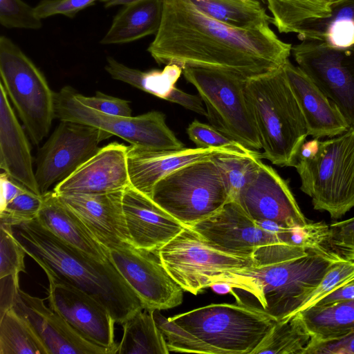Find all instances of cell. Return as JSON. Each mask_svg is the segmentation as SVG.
<instances>
[{
  "instance_id": "33",
  "label": "cell",
  "mask_w": 354,
  "mask_h": 354,
  "mask_svg": "<svg viewBox=\"0 0 354 354\" xmlns=\"http://www.w3.org/2000/svg\"><path fill=\"white\" fill-rule=\"evenodd\" d=\"M0 354H49L29 322L12 307L0 315Z\"/></svg>"
},
{
  "instance_id": "16",
  "label": "cell",
  "mask_w": 354,
  "mask_h": 354,
  "mask_svg": "<svg viewBox=\"0 0 354 354\" xmlns=\"http://www.w3.org/2000/svg\"><path fill=\"white\" fill-rule=\"evenodd\" d=\"M263 227H294L309 221L301 212L290 187L271 166L261 163L252 180L235 199Z\"/></svg>"
},
{
  "instance_id": "17",
  "label": "cell",
  "mask_w": 354,
  "mask_h": 354,
  "mask_svg": "<svg viewBox=\"0 0 354 354\" xmlns=\"http://www.w3.org/2000/svg\"><path fill=\"white\" fill-rule=\"evenodd\" d=\"M49 306L88 341L115 354V320L108 309L85 292L66 283L49 281Z\"/></svg>"
},
{
  "instance_id": "8",
  "label": "cell",
  "mask_w": 354,
  "mask_h": 354,
  "mask_svg": "<svg viewBox=\"0 0 354 354\" xmlns=\"http://www.w3.org/2000/svg\"><path fill=\"white\" fill-rule=\"evenodd\" d=\"M151 199L185 226L214 215L231 201L212 158L185 165L160 180Z\"/></svg>"
},
{
  "instance_id": "23",
  "label": "cell",
  "mask_w": 354,
  "mask_h": 354,
  "mask_svg": "<svg viewBox=\"0 0 354 354\" xmlns=\"http://www.w3.org/2000/svg\"><path fill=\"white\" fill-rule=\"evenodd\" d=\"M283 70L304 117L308 135L333 138L351 127L337 105L298 66L288 59Z\"/></svg>"
},
{
  "instance_id": "6",
  "label": "cell",
  "mask_w": 354,
  "mask_h": 354,
  "mask_svg": "<svg viewBox=\"0 0 354 354\" xmlns=\"http://www.w3.org/2000/svg\"><path fill=\"white\" fill-rule=\"evenodd\" d=\"M295 167L315 209L338 219L354 207V127L326 140H306Z\"/></svg>"
},
{
  "instance_id": "32",
  "label": "cell",
  "mask_w": 354,
  "mask_h": 354,
  "mask_svg": "<svg viewBox=\"0 0 354 354\" xmlns=\"http://www.w3.org/2000/svg\"><path fill=\"white\" fill-rule=\"evenodd\" d=\"M205 15L226 24L242 28L271 24L259 0H189Z\"/></svg>"
},
{
  "instance_id": "21",
  "label": "cell",
  "mask_w": 354,
  "mask_h": 354,
  "mask_svg": "<svg viewBox=\"0 0 354 354\" xmlns=\"http://www.w3.org/2000/svg\"><path fill=\"white\" fill-rule=\"evenodd\" d=\"M122 205L131 243L137 248L156 252L185 227L131 185L124 190Z\"/></svg>"
},
{
  "instance_id": "4",
  "label": "cell",
  "mask_w": 354,
  "mask_h": 354,
  "mask_svg": "<svg viewBox=\"0 0 354 354\" xmlns=\"http://www.w3.org/2000/svg\"><path fill=\"white\" fill-rule=\"evenodd\" d=\"M169 352L252 354L276 319L239 304H212L171 317L153 312Z\"/></svg>"
},
{
  "instance_id": "26",
  "label": "cell",
  "mask_w": 354,
  "mask_h": 354,
  "mask_svg": "<svg viewBox=\"0 0 354 354\" xmlns=\"http://www.w3.org/2000/svg\"><path fill=\"white\" fill-rule=\"evenodd\" d=\"M163 3L164 0H140L123 6L100 44H125L156 35L162 21Z\"/></svg>"
},
{
  "instance_id": "9",
  "label": "cell",
  "mask_w": 354,
  "mask_h": 354,
  "mask_svg": "<svg viewBox=\"0 0 354 354\" xmlns=\"http://www.w3.org/2000/svg\"><path fill=\"white\" fill-rule=\"evenodd\" d=\"M0 76L32 142L38 145L55 116V93L33 62L10 38L0 37Z\"/></svg>"
},
{
  "instance_id": "27",
  "label": "cell",
  "mask_w": 354,
  "mask_h": 354,
  "mask_svg": "<svg viewBox=\"0 0 354 354\" xmlns=\"http://www.w3.org/2000/svg\"><path fill=\"white\" fill-rule=\"evenodd\" d=\"M328 16L304 23L297 35L301 40H317L332 46L354 47V0L330 5Z\"/></svg>"
},
{
  "instance_id": "50",
  "label": "cell",
  "mask_w": 354,
  "mask_h": 354,
  "mask_svg": "<svg viewBox=\"0 0 354 354\" xmlns=\"http://www.w3.org/2000/svg\"><path fill=\"white\" fill-rule=\"evenodd\" d=\"M259 1H263V0H259Z\"/></svg>"
},
{
  "instance_id": "38",
  "label": "cell",
  "mask_w": 354,
  "mask_h": 354,
  "mask_svg": "<svg viewBox=\"0 0 354 354\" xmlns=\"http://www.w3.org/2000/svg\"><path fill=\"white\" fill-rule=\"evenodd\" d=\"M353 281L354 261L341 259L335 262L306 297L298 312L314 306L329 293Z\"/></svg>"
},
{
  "instance_id": "29",
  "label": "cell",
  "mask_w": 354,
  "mask_h": 354,
  "mask_svg": "<svg viewBox=\"0 0 354 354\" xmlns=\"http://www.w3.org/2000/svg\"><path fill=\"white\" fill-rule=\"evenodd\" d=\"M153 310L142 309L122 324L123 335L115 354H169Z\"/></svg>"
},
{
  "instance_id": "10",
  "label": "cell",
  "mask_w": 354,
  "mask_h": 354,
  "mask_svg": "<svg viewBox=\"0 0 354 354\" xmlns=\"http://www.w3.org/2000/svg\"><path fill=\"white\" fill-rule=\"evenodd\" d=\"M160 260L184 291L197 295L228 273L250 267L253 257L229 254L212 246L189 226L158 250Z\"/></svg>"
},
{
  "instance_id": "2",
  "label": "cell",
  "mask_w": 354,
  "mask_h": 354,
  "mask_svg": "<svg viewBox=\"0 0 354 354\" xmlns=\"http://www.w3.org/2000/svg\"><path fill=\"white\" fill-rule=\"evenodd\" d=\"M253 259L251 266L228 273L216 285L227 287L237 304L276 320L297 313L331 266L344 259L287 242L261 246Z\"/></svg>"
},
{
  "instance_id": "48",
  "label": "cell",
  "mask_w": 354,
  "mask_h": 354,
  "mask_svg": "<svg viewBox=\"0 0 354 354\" xmlns=\"http://www.w3.org/2000/svg\"><path fill=\"white\" fill-rule=\"evenodd\" d=\"M140 0H101L106 8L116 6H125Z\"/></svg>"
},
{
  "instance_id": "40",
  "label": "cell",
  "mask_w": 354,
  "mask_h": 354,
  "mask_svg": "<svg viewBox=\"0 0 354 354\" xmlns=\"http://www.w3.org/2000/svg\"><path fill=\"white\" fill-rule=\"evenodd\" d=\"M0 24L7 28L37 30L42 26L35 8L22 0H0Z\"/></svg>"
},
{
  "instance_id": "19",
  "label": "cell",
  "mask_w": 354,
  "mask_h": 354,
  "mask_svg": "<svg viewBox=\"0 0 354 354\" xmlns=\"http://www.w3.org/2000/svg\"><path fill=\"white\" fill-rule=\"evenodd\" d=\"M123 192L57 195L108 252L133 245L123 210Z\"/></svg>"
},
{
  "instance_id": "18",
  "label": "cell",
  "mask_w": 354,
  "mask_h": 354,
  "mask_svg": "<svg viewBox=\"0 0 354 354\" xmlns=\"http://www.w3.org/2000/svg\"><path fill=\"white\" fill-rule=\"evenodd\" d=\"M11 307L32 326L46 345L49 354H111L102 346L80 335L44 299L19 288Z\"/></svg>"
},
{
  "instance_id": "25",
  "label": "cell",
  "mask_w": 354,
  "mask_h": 354,
  "mask_svg": "<svg viewBox=\"0 0 354 354\" xmlns=\"http://www.w3.org/2000/svg\"><path fill=\"white\" fill-rule=\"evenodd\" d=\"M39 223L63 242L100 261L109 260L108 252L95 240L80 218L53 190L42 195Z\"/></svg>"
},
{
  "instance_id": "34",
  "label": "cell",
  "mask_w": 354,
  "mask_h": 354,
  "mask_svg": "<svg viewBox=\"0 0 354 354\" xmlns=\"http://www.w3.org/2000/svg\"><path fill=\"white\" fill-rule=\"evenodd\" d=\"M272 24L279 32L297 33L310 19L327 17L330 5L324 0H266Z\"/></svg>"
},
{
  "instance_id": "37",
  "label": "cell",
  "mask_w": 354,
  "mask_h": 354,
  "mask_svg": "<svg viewBox=\"0 0 354 354\" xmlns=\"http://www.w3.org/2000/svg\"><path fill=\"white\" fill-rule=\"evenodd\" d=\"M26 252L12 233L10 225L0 224V279L12 277L19 283V274L26 272Z\"/></svg>"
},
{
  "instance_id": "46",
  "label": "cell",
  "mask_w": 354,
  "mask_h": 354,
  "mask_svg": "<svg viewBox=\"0 0 354 354\" xmlns=\"http://www.w3.org/2000/svg\"><path fill=\"white\" fill-rule=\"evenodd\" d=\"M1 203L0 210L12 201L16 196L28 189L10 178L6 172L0 176Z\"/></svg>"
},
{
  "instance_id": "28",
  "label": "cell",
  "mask_w": 354,
  "mask_h": 354,
  "mask_svg": "<svg viewBox=\"0 0 354 354\" xmlns=\"http://www.w3.org/2000/svg\"><path fill=\"white\" fill-rule=\"evenodd\" d=\"M299 313L313 342L339 339L354 331V299L313 306Z\"/></svg>"
},
{
  "instance_id": "12",
  "label": "cell",
  "mask_w": 354,
  "mask_h": 354,
  "mask_svg": "<svg viewBox=\"0 0 354 354\" xmlns=\"http://www.w3.org/2000/svg\"><path fill=\"white\" fill-rule=\"evenodd\" d=\"M291 53L297 66L354 127V47L305 39L292 46Z\"/></svg>"
},
{
  "instance_id": "44",
  "label": "cell",
  "mask_w": 354,
  "mask_h": 354,
  "mask_svg": "<svg viewBox=\"0 0 354 354\" xmlns=\"http://www.w3.org/2000/svg\"><path fill=\"white\" fill-rule=\"evenodd\" d=\"M306 354H354V331L339 339L313 342Z\"/></svg>"
},
{
  "instance_id": "43",
  "label": "cell",
  "mask_w": 354,
  "mask_h": 354,
  "mask_svg": "<svg viewBox=\"0 0 354 354\" xmlns=\"http://www.w3.org/2000/svg\"><path fill=\"white\" fill-rule=\"evenodd\" d=\"M98 0H41L35 7V13L41 19L55 15L73 18L77 13L93 5Z\"/></svg>"
},
{
  "instance_id": "7",
  "label": "cell",
  "mask_w": 354,
  "mask_h": 354,
  "mask_svg": "<svg viewBox=\"0 0 354 354\" xmlns=\"http://www.w3.org/2000/svg\"><path fill=\"white\" fill-rule=\"evenodd\" d=\"M183 75L196 88L212 126L247 149H262L245 95L247 79L225 70L189 65L183 67Z\"/></svg>"
},
{
  "instance_id": "14",
  "label": "cell",
  "mask_w": 354,
  "mask_h": 354,
  "mask_svg": "<svg viewBox=\"0 0 354 354\" xmlns=\"http://www.w3.org/2000/svg\"><path fill=\"white\" fill-rule=\"evenodd\" d=\"M212 246L234 255L250 257L260 247L279 242L292 243L293 228L274 230L253 220L235 200L218 212L191 226Z\"/></svg>"
},
{
  "instance_id": "47",
  "label": "cell",
  "mask_w": 354,
  "mask_h": 354,
  "mask_svg": "<svg viewBox=\"0 0 354 354\" xmlns=\"http://www.w3.org/2000/svg\"><path fill=\"white\" fill-rule=\"evenodd\" d=\"M354 299V281L329 293L314 306L329 304Z\"/></svg>"
},
{
  "instance_id": "13",
  "label": "cell",
  "mask_w": 354,
  "mask_h": 354,
  "mask_svg": "<svg viewBox=\"0 0 354 354\" xmlns=\"http://www.w3.org/2000/svg\"><path fill=\"white\" fill-rule=\"evenodd\" d=\"M111 136L90 125L61 120L37 153L35 174L40 194L71 175Z\"/></svg>"
},
{
  "instance_id": "5",
  "label": "cell",
  "mask_w": 354,
  "mask_h": 354,
  "mask_svg": "<svg viewBox=\"0 0 354 354\" xmlns=\"http://www.w3.org/2000/svg\"><path fill=\"white\" fill-rule=\"evenodd\" d=\"M283 66L248 79L245 95L263 149L261 158L279 167H295L309 135Z\"/></svg>"
},
{
  "instance_id": "22",
  "label": "cell",
  "mask_w": 354,
  "mask_h": 354,
  "mask_svg": "<svg viewBox=\"0 0 354 354\" xmlns=\"http://www.w3.org/2000/svg\"><path fill=\"white\" fill-rule=\"evenodd\" d=\"M222 151L225 150L198 147L151 149L131 145L127 149L131 185L151 198L153 189L160 180L185 165L211 159Z\"/></svg>"
},
{
  "instance_id": "31",
  "label": "cell",
  "mask_w": 354,
  "mask_h": 354,
  "mask_svg": "<svg viewBox=\"0 0 354 354\" xmlns=\"http://www.w3.org/2000/svg\"><path fill=\"white\" fill-rule=\"evenodd\" d=\"M313 342L298 312L276 321L252 354H306Z\"/></svg>"
},
{
  "instance_id": "30",
  "label": "cell",
  "mask_w": 354,
  "mask_h": 354,
  "mask_svg": "<svg viewBox=\"0 0 354 354\" xmlns=\"http://www.w3.org/2000/svg\"><path fill=\"white\" fill-rule=\"evenodd\" d=\"M105 70L112 78L127 83L158 97L167 100L183 74V67L177 64L165 65L162 70L141 71L108 57Z\"/></svg>"
},
{
  "instance_id": "41",
  "label": "cell",
  "mask_w": 354,
  "mask_h": 354,
  "mask_svg": "<svg viewBox=\"0 0 354 354\" xmlns=\"http://www.w3.org/2000/svg\"><path fill=\"white\" fill-rule=\"evenodd\" d=\"M328 246L346 260L354 261V216L329 225Z\"/></svg>"
},
{
  "instance_id": "3",
  "label": "cell",
  "mask_w": 354,
  "mask_h": 354,
  "mask_svg": "<svg viewBox=\"0 0 354 354\" xmlns=\"http://www.w3.org/2000/svg\"><path fill=\"white\" fill-rule=\"evenodd\" d=\"M26 254L44 271L48 281L73 286L97 300L122 324L142 305L111 261L102 262L63 242L37 219L10 225Z\"/></svg>"
},
{
  "instance_id": "42",
  "label": "cell",
  "mask_w": 354,
  "mask_h": 354,
  "mask_svg": "<svg viewBox=\"0 0 354 354\" xmlns=\"http://www.w3.org/2000/svg\"><path fill=\"white\" fill-rule=\"evenodd\" d=\"M75 96L84 105L98 111L102 113L111 115L131 117L132 111L129 102L97 91L95 96L87 97L78 93Z\"/></svg>"
},
{
  "instance_id": "45",
  "label": "cell",
  "mask_w": 354,
  "mask_h": 354,
  "mask_svg": "<svg viewBox=\"0 0 354 354\" xmlns=\"http://www.w3.org/2000/svg\"><path fill=\"white\" fill-rule=\"evenodd\" d=\"M166 100L180 104L198 114L207 115L206 109L204 108L203 100L199 95L189 94L175 87Z\"/></svg>"
},
{
  "instance_id": "49",
  "label": "cell",
  "mask_w": 354,
  "mask_h": 354,
  "mask_svg": "<svg viewBox=\"0 0 354 354\" xmlns=\"http://www.w3.org/2000/svg\"><path fill=\"white\" fill-rule=\"evenodd\" d=\"M326 3H328L329 5L332 3H337L338 1H342V0H324Z\"/></svg>"
},
{
  "instance_id": "24",
  "label": "cell",
  "mask_w": 354,
  "mask_h": 354,
  "mask_svg": "<svg viewBox=\"0 0 354 354\" xmlns=\"http://www.w3.org/2000/svg\"><path fill=\"white\" fill-rule=\"evenodd\" d=\"M0 167L10 178L40 195L30 146L0 83Z\"/></svg>"
},
{
  "instance_id": "11",
  "label": "cell",
  "mask_w": 354,
  "mask_h": 354,
  "mask_svg": "<svg viewBox=\"0 0 354 354\" xmlns=\"http://www.w3.org/2000/svg\"><path fill=\"white\" fill-rule=\"evenodd\" d=\"M75 90L65 86L55 93V116L60 121L90 125L116 136L131 145L151 149H180L184 144L166 124L165 115L152 111L135 117L102 113L81 103Z\"/></svg>"
},
{
  "instance_id": "36",
  "label": "cell",
  "mask_w": 354,
  "mask_h": 354,
  "mask_svg": "<svg viewBox=\"0 0 354 354\" xmlns=\"http://www.w3.org/2000/svg\"><path fill=\"white\" fill-rule=\"evenodd\" d=\"M187 133L189 138L198 148L220 149L240 155H248L258 152V151L245 148L213 126L202 123L197 120H194L189 124Z\"/></svg>"
},
{
  "instance_id": "35",
  "label": "cell",
  "mask_w": 354,
  "mask_h": 354,
  "mask_svg": "<svg viewBox=\"0 0 354 354\" xmlns=\"http://www.w3.org/2000/svg\"><path fill=\"white\" fill-rule=\"evenodd\" d=\"M226 184L230 200H235L241 190L252 180L262 163L259 152L240 155L226 151L212 158Z\"/></svg>"
},
{
  "instance_id": "20",
  "label": "cell",
  "mask_w": 354,
  "mask_h": 354,
  "mask_svg": "<svg viewBox=\"0 0 354 354\" xmlns=\"http://www.w3.org/2000/svg\"><path fill=\"white\" fill-rule=\"evenodd\" d=\"M127 149L113 142L100 147L68 178L56 184L58 195L69 194H101L124 191L131 185Z\"/></svg>"
},
{
  "instance_id": "15",
  "label": "cell",
  "mask_w": 354,
  "mask_h": 354,
  "mask_svg": "<svg viewBox=\"0 0 354 354\" xmlns=\"http://www.w3.org/2000/svg\"><path fill=\"white\" fill-rule=\"evenodd\" d=\"M108 258L144 309L166 310L182 304L184 290L167 272L157 252L129 245L109 250Z\"/></svg>"
},
{
  "instance_id": "1",
  "label": "cell",
  "mask_w": 354,
  "mask_h": 354,
  "mask_svg": "<svg viewBox=\"0 0 354 354\" xmlns=\"http://www.w3.org/2000/svg\"><path fill=\"white\" fill-rule=\"evenodd\" d=\"M147 51L158 64L217 68L248 80L282 67L292 45L270 24L238 28L205 15L189 0H164L161 24Z\"/></svg>"
},
{
  "instance_id": "39",
  "label": "cell",
  "mask_w": 354,
  "mask_h": 354,
  "mask_svg": "<svg viewBox=\"0 0 354 354\" xmlns=\"http://www.w3.org/2000/svg\"><path fill=\"white\" fill-rule=\"evenodd\" d=\"M42 203V196L27 189L0 210V223L12 225L32 221L37 218Z\"/></svg>"
}]
</instances>
